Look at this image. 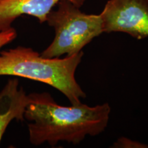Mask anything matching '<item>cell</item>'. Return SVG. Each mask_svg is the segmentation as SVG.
<instances>
[{
    "label": "cell",
    "mask_w": 148,
    "mask_h": 148,
    "mask_svg": "<svg viewBox=\"0 0 148 148\" xmlns=\"http://www.w3.org/2000/svg\"><path fill=\"white\" fill-rule=\"evenodd\" d=\"M25 112L29 139L34 145L47 143L51 147L64 141L77 145L86 136L100 134L108 125L111 108L108 103L95 106L79 103L60 106L47 92L32 93Z\"/></svg>",
    "instance_id": "cell-1"
},
{
    "label": "cell",
    "mask_w": 148,
    "mask_h": 148,
    "mask_svg": "<svg viewBox=\"0 0 148 148\" xmlns=\"http://www.w3.org/2000/svg\"><path fill=\"white\" fill-rule=\"evenodd\" d=\"M82 51L65 58H45L32 48L18 46L0 51V75H11L38 81L62 92L71 105L86 97L75 77L82 61Z\"/></svg>",
    "instance_id": "cell-2"
},
{
    "label": "cell",
    "mask_w": 148,
    "mask_h": 148,
    "mask_svg": "<svg viewBox=\"0 0 148 148\" xmlns=\"http://www.w3.org/2000/svg\"><path fill=\"white\" fill-rule=\"evenodd\" d=\"M57 5L56 10H51L46 20L54 29V38L40 53L42 56L53 58L75 54L103 32L99 14L84 13L67 0L59 1Z\"/></svg>",
    "instance_id": "cell-3"
},
{
    "label": "cell",
    "mask_w": 148,
    "mask_h": 148,
    "mask_svg": "<svg viewBox=\"0 0 148 148\" xmlns=\"http://www.w3.org/2000/svg\"><path fill=\"white\" fill-rule=\"evenodd\" d=\"M103 32H123L142 40L148 37V0H109L100 14Z\"/></svg>",
    "instance_id": "cell-4"
},
{
    "label": "cell",
    "mask_w": 148,
    "mask_h": 148,
    "mask_svg": "<svg viewBox=\"0 0 148 148\" xmlns=\"http://www.w3.org/2000/svg\"><path fill=\"white\" fill-rule=\"evenodd\" d=\"M62 0H3L0 1V32L12 27V22L23 14L46 22L48 14ZM80 8L85 0H67Z\"/></svg>",
    "instance_id": "cell-5"
},
{
    "label": "cell",
    "mask_w": 148,
    "mask_h": 148,
    "mask_svg": "<svg viewBox=\"0 0 148 148\" xmlns=\"http://www.w3.org/2000/svg\"><path fill=\"white\" fill-rule=\"evenodd\" d=\"M30 97L17 79H11L0 92V143L5 130L12 120L23 121Z\"/></svg>",
    "instance_id": "cell-6"
},
{
    "label": "cell",
    "mask_w": 148,
    "mask_h": 148,
    "mask_svg": "<svg viewBox=\"0 0 148 148\" xmlns=\"http://www.w3.org/2000/svg\"><path fill=\"white\" fill-rule=\"evenodd\" d=\"M112 147L116 148H148V145L126 137H121L114 142Z\"/></svg>",
    "instance_id": "cell-7"
},
{
    "label": "cell",
    "mask_w": 148,
    "mask_h": 148,
    "mask_svg": "<svg viewBox=\"0 0 148 148\" xmlns=\"http://www.w3.org/2000/svg\"><path fill=\"white\" fill-rule=\"evenodd\" d=\"M16 32L15 29L13 27H10V29L6 30L1 31L0 32V49L3 46L10 43L15 39L16 37Z\"/></svg>",
    "instance_id": "cell-8"
},
{
    "label": "cell",
    "mask_w": 148,
    "mask_h": 148,
    "mask_svg": "<svg viewBox=\"0 0 148 148\" xmlns=\"http://www.w3.org/2000/svg\"><path fill=\"white\" fill-rule=\"evenodd\" d=\"M3 1V0H0V1Z\"/></svg>",
    "instance_id": "cell-9"
}]
</instances>
